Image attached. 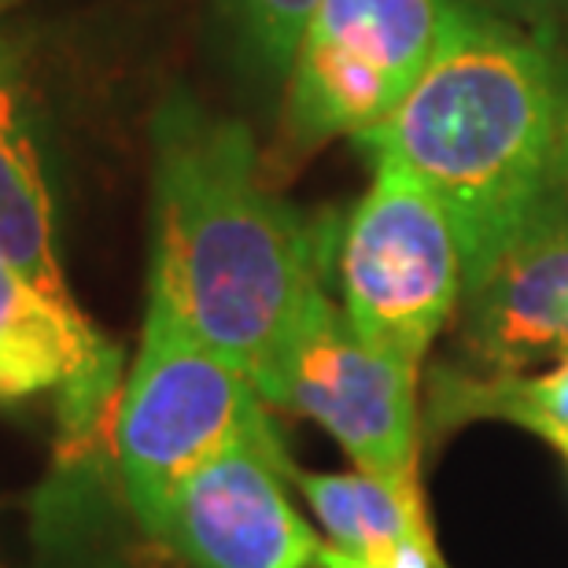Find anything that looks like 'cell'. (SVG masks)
<instances>
[{
    "label": "cell",
    "mask_w": 568,
    "mask_h": 568,
    "mask_svg": "<svg viewBox=\"0 0 568 568\" xmlns=\"http://www.w3.org/2000/svg\"><path fill=\"white\" fill-rule=\"evenodd\" d=\"M152 288L192 336L274 403L306 306L322 292L325 241L263 181L241 122L170 97L155 115Z\"/></svg>",
    "instance_id": "1"
},
{
    "label": "cell",
    "mask_w": 568,
    "mask_h": 568,
    "mask_svg": "<svg viewBox=\"0 0 568 568\" xmlns=\"http://www.w3.org/2000/svg\"><path fill=\"white\" fill-rule=\"evenodd\" d=\"M558 97V55L547 38L458 0L417 82L355 141L436 192L458 230L469 281L547 189Z\"/></svg>",
    "instance_id": "2"
},
{
    "label": "cell",
    "mask_w": 568,
    "mask_h": 568,
    "mask_svg": "<svg viewBox=\"0 0 568 568\" xmlns=\"http://www.w3.org/2000/svg\"><path fill=\"white\" fill-rule=\"evenodd\" d=\"M263 392L244 369L148 295L141 351L119 395L111 443L130 509L155 536L170 498L200 465L252 432L274 428Z\"/></svg>",
    "instance_id": "3"
},
{
    "label": "cell",
    "mask_w": 568,
    "mask_h": 568,
    "mask_svg": "<svg viewBox=\"0 0 568 568\" xmlns=\"http://www.w3.org/2000/svg\"><path fill=\"white\" fill-rule=\"evenodd\" d=\"M339 281L358 336L422 369L462 303L465 255L436 192L395 159H373V185L339 244Z\"/></svg>",
    "instance_id": "4"
},
{
    "label": "cell",
    "mask_w": 568,
    "mask_h": 568,
    "mask_svg": "<svg viewBox=\"0 0 568 568\" xmlns=\"http://www.w3.org/2000/svg\"><path fill=\"white\" fill-rule=\"evenodd\" d=\"M417 388L422 369L362 339L322 288L295 328L270 406L317 422L358 473L381 480L414 517L428 520L417 476Z\"/></svg>",
    "instance_id": "5"
},
{
    "label": "cell",
    "mask_w": 568,
    "mask_h": 568,
    "mask_svg": "<svg viewBox=\"0 0 568 568\" xmlns=\"http://www.w3.org/2000/svg\"><path fill=\"white\" fill-rule=\"evenodd\" d=\"M458 0H322L288 71L284 126L300 148L358 138L425 71Z\"/></svg>",
    "instance_id": "6"
},
{
    "label": "cell",
    "mask_w": 568,
    "mask_h": 568,
    "mask_svg": "<svg viewBox=\"0 0 568 568\" xmlns=\"http://www.w3.org/2000/svg\"><path fill=\"white\" fill-rule=\"evenodd\" d=\"M292 469L277 428L241 436L178 487L155 539L192 568H314L325 542L284 495Z\"/></svg>",
    "instance_id": "7"
},
{
    "label": "cell",
    "mask_w": 568,
    "mask_h": 568,
    "mask_svg": "<svg viewBox=\"0 0 568 568\" xmlns=\"http://www.w3.org/2000/svg\"><path fill=\"white\" fill-rule=\"evenodd\" d=\"M465 358L520 373L568 358V214L550 189L462 292Z\"/></svg>",
    "instance_id": "8"
},
{
    "label": "cell",
    "mask_w": 568,
    "mask_h": 568,
    "mask_svg": "<svg viewBox=\"0 0 568 568\" xmlns=\"http://www.w3.org/2000/svg\"><path fill=\"white\" fill-rule=\"evenodd\" d=\"M122 347L89 317H67L0 263V406L55 395L67 447L97 443L115 422Z\"/></svg>",
    "instance_id": "9"
},
{
    "label": "cell",
    "mask_w": 568,
    "mask_h": 568,
    "mask_svg": "<svg viewBox=\"0 0 568 568\" xmlns=\"http://www.w3.org/2000/svg\"><path fill=\"white\" fill-rule=\"evenodd\" d=\"M0 263L67 317H85L55 255L52 196L30 115L0 126Z\"/></svg>",
    "instance_id": "10"
},
{
    "label": "cell",
    "mask_w": 568,
    "mask_h": 568,
    "mask_svg": "<svg viewBox=\"0 0 568 568\" xmlns=\"http://www.w3.org/2000/svg\"><path fill=\"white\" fill-rule=\"evenodd\" d=\"M428 414L439 428L469 417H498L536 436L568 428V358L554 362V369L539 377L436 369L428 377Z\"/></svg>",
    "instance_id": "11"
},
{
    "label": "cell",
    "mask_w": 568,
    "mask_h": 568,
    "mask_svg": "<svg viewBox=\"0 0 568 568\" xmlns=\"http://www.w3.org/2000/svg\"><path fill=\"white\" fill-rule=\"evenodd\" d=\"M322 0H222L225 16L266 71L288 74Z\"/></svg>",
    "instance_id": "12"
},
{
    "label": "cell",
    "mask_w": 568,
    "mask_h": 568,
    "mask_svg": "<svg viewBox=\"0 0 568 568\" xmlns=\"http://www.w3.org/2000/svg\"><path fill=\"white\" fill-rule=\"evenodd\" d=\"M465 4L539 33V38H550V30L568 16V0H465Z\"/></svg>",
    "instance_id": "13"
},
{
    "label": "cell",
    "mask_w": 568,
    "mask_h": 568,
    "mask_svg": "<svg viewBox=\"0 0 568 568\" xmlns=\"http://www.w3.org/2000/svg\"><path fill=\"white\" fill-rule=\"evenodd\" d=\"M558 130H554V155H550V178L547 189L554 192V200L561 203V211L568 214V55H558Z\"/></svg>",
    "instance_id": "14"
},
{
    "label": "cell",
    "mask_w": 568,
    "mask_h": 568,
    "mask_svg": "<svg viewBox=\"0 0 568 568\" xmlns=\"http://www.w3.org/2000/svg\"><path fill=\"white\" fill-rule=\"evenodd\" d=\"M27 115L22 108V78H19V63H16V52L0 41V126L11 119Z\"/></svg>",
    "instance_id": "15"
},
{
    "label": "cell",
    "mask_w": 568,
    "mask_h": 568,
    "mask_svg": "<svg viewBox=\"0 0 568 568\" xmlns=\"http://www.w3.org/2000/svg\"><path fill=\"white\" fill-rule=\"evenodd\" d=\"M542 439H547L550 447L565 458V465H568V428H547V432H542Z\"/></svg>",
    "instance_id": "16"
},
{
    "label": "cell",
    "mask_w": 568,
    "mask_h": 568,
    "mask_svg": "<svg viewBox=\"0 0 568 568\" xmlns=\"http://www.w3.org/2000/svg\"><path fill=\"white\" fill-rule=\"evenodd\" d=\"M19 0H0V11H8V8H16Z\"/></svg>",
    "instance_id": "17"
},
{
    "label": "cell",
    "mask_w": 568,
    "mask_h": 568,
    "mask_svg": "<svg viewBox=\"0 0 568 568\" xmlns=\"http://www.w3.org/2000/svg\"><path fill=\"white\" fill-rule=\"evenodd\" d=\"M0 568H4V561H0Z\"/></svg>",
    "instance_id": "18"
}]
</instances>
